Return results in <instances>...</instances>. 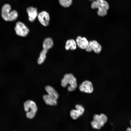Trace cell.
<instances>
[{
    "label": "cell",
    "instance_id": "obj_1",
    "mask_svg": "<svg viewBox=\"0 0 131 131\" xmlns=\"http://www.w3.org/2000/svg\"><path fill=\"white\" fill-rule=\"evenodd\" d=\"M48 94L43 96V99L47 105L51 106H54L57 103V100L59 97V95L56 90L52 87L47 85L45 88Z\"/></svg>",
    "mask_w": 131,
    "mask_h": 131
},
{
    "label": "cell",
    "instance_id": "obj_21",
    "mask_svg": "<svg viewBox=\"0 0 131 131\" xmlns=\"http://www.w3.org/2000/svg\"></svg>",
    "mask_w": 131,
    "mask_h": 131
},
{
    "label": "cell",
    "instance_id": "obj_12",
    "mask_svg": "<svg viewBox=\"0 0 131 131\" xmlns=\"http://www.w3.org/2000/svg\"><path fill=\"white\" fill-rule=\"evenodd\" d=\"M76 41L78 47L82 49H85L89 43L88 41L85 37H82L80 36L77 37Z\"/></svg>",
    "mask_w": 131,
    "mask_h": 131
},
{
    "label": "cell",
    "instance_id": "obj_18",
    "mask_svg": "<svg viewBox=\"0 0 131 131\" xmlns=\"http://www.w3.org/2000/svg\"><path fill=\"white\" fill-rule=\"evenodd\" d=\"M76 109L79 110L82 115L84 111V107L81 105H76L75 106Z\"/></svg>",
    "mask_w": 131,
    "mask_h": 131
},
{
    "label": "cell",
    "instance_id": "obj_5",
    "mask_svg": "<svg viewBox=\"0 0 131 131\" xmlns=\"http://www.w3.org/2000/svg\"><path fill=\"white\" fill-rule=\"evenodd\" d=\"M93 120L90 122L92 127L95 129H100L104 126L107 121V118L104 114H95L93 117Z\"/></svg>",
    "mask_w": 131,
    "mask_h": 131
},
{
    "label": "cell",
    "instance_id": "obj_16",
    "mask_svg": "<svg viewBox=\"0 0 131 131\" xmlns=\"http://www.w3.org/2000/svg\"><path fill=\"white\" fill-rule=\"evenodd\" d=\"M70 115L71 118L75 120L82 115L79 110L76 109L71 110L70 112Z\"/></svg>",
    "mask_w": 131,
    "mask_h": 131
},
{
    "label": "cell",
    "instance_id": "obj_14",
    "mask_svg": "<svg viewBox=\"0 0 131 131\" xmlns=\"http://www.w3.org/2000/svg\"><path fill=\"white\" fill-rule=\"evenodd\" d=\"M76 48V43L75 41L73 39H69L66 42L65 48L67 50L69 49L72 50L75 49Z\"/></svg>",
    "mask_w": 131,
    "mask_h": 131
},
{
    "label": "cell",
    "instance_id": "obj_3",
    "mask_svg": "<svg viewBox=\"0 0 131 131\" xmlns=\"http://www.w3.org/2000/svg\"><path fill=\"white\" fill-rule=\"evenodd\" d=\"M68 84H70L67 88V90L69 91H73L77 88L76 79L74 75L71 73L65 74L61 81V85L63 87H66Z\"/></svg>",
    "mask_w": 131,
    "mask_h": 131
},
{
    "label": "cell",
    "instance_id": "obj_6",
    "mask_svg": "<svg viewBox=\"0 0 131 131\" xmlns=\"http://www.w3.org/2000/svg\"><path fill=\"white\" fill-rule=\"evenodd\" d=\"M24 106L25 110L26 112L27 117L30 119L33 118L37 111L35 103L32 100H28L24 103Z\"/></svg>",
    "mask_w": 131,
    "mask_h": 131
},
{
    "label": "cell",
    "instance_id": "obj_20",
    "mask_svg": "<svg viewBox=\"0 0 131 131\" xmlns=\"http://www.w3.org/2000/svg\"></svg>",
    "mask_w": 131,
    "mask_h": 131
},
{
    "label": "cell",
    "instance_id": "obj_19",
    "mask_svg": "<svg viewBox=\"0 0 131 131\" xmlns=\"http://www.w3.org/2000/svg\"><path fill=\"white\" fill-rule=\"evenodd\" d=\"M130 123L131 125V120L130 121ZM126 131H131V128L129 127L128 128L126 129Z\"/></svg>",
    "mask_w": 131,
    "mask_h": 131
},
{
    "label": "cell",
    "instance_id": "obj_9",
    "mask_svg": "<svg viewBox=\"0 0 131 131\" xmlns=\"http://www.w3.org/2000/svg\"><path fill=\"white\" fill-rule=\"evenodd\" d=\"M37 17L40 23L45 26H48L49 24L50 17L49 14L47 11H43L38 14Z\"/></svg>",
    "mask_w": 131,
    "mask_h": 131
},
{
    "label": "cell",
    "instance_id": "obj_13",
    "mask_svg": "<svg viewBox=\"0 0 131 131\" xmlns=\"http://www.w3.org/2000/svg\"><path fill=\"white\" fill-rule=\"evenodd\" d=\"M53 45V40L51 38L49 37L45 38L43 42L42 47L43 49L47 51L51 49Z\"/></svg>",
    "mask_w": 131,
    "mask_h": 131
},
{
    "label": "cell",
    "instance_id": "obj_15",
    "mask_svg": "<svg viewBox=\"0 0 131 131\" xmlns=\"http://www.w3.org/2000/svg\"><path fill=\"white\" fill-rule=\"evenodd\" d=\"M48 51L43 49L41 51L37 61V63L38 64L41 65L44 62L46 57Z\"/></svg>",
    "mask_w": 131,
    "mask_h": 131
},
{
    "label": "cell",
    "instance_id": "obj_7",
    "mask_svg": "<svg viewBox=\"0 0 131 131\" xmlns=\"http://www.w3.org/2000/svg\"><path fill=\"white\" fill-rule=\"evenodd\" d=\"M14 30L17 35L22 37L27 36L29 32V29L27 26L24 23L20 21L16 23Z\"/></svg>",
    "mask_w": 131,
    "mask_h": 131
},
{
    "label": "cell",
    "instance_id": "obj_8",
    "mask_svg": "<svg viewBox=\"0 0 131 131\" xmlns=\"http://www.w3.org/2000/svg\"><path fill=\"white\" fill-rule=\"evenodd\" d=\"M88 52H90L93 50L97 53H100L102 49L100 45L96 41H90L85 49Z\"/></svg>",
    "mask_w": 131,
    "mask_h": 131
},
{
    "label": "cell",
    "instance_id": "obj_10",
    "mask_svg": "<svg viewBox=\"0 0 131 131\" xmlns=\"http://www.w3.org/2000/svg\"><path fill=\"white\" fill-rule=\"evenodd\" d=\"M79 89L81 91L87 93H91L93 90L92 83L88 80L83 82L80 86Z\"/></svg>",
    "mask_w": 131,
    "mask_h": 131
},
{
    "label": "cell",
    "instance_id": "obj_11",
    "mask_svg": "<svg viewBox=\"0 0 131 131\" xmlns=\"http://www.w3.org/2000/svg\"><path fill=\"white\" fill-rule=\"evenodd\" d=\"M26 10L28 16V20L31 22H33L37 17L38 14L37 8L30 6L27 7Z\"/></svg>",
    "mask_w": 131,
    "mask_h": 131
},
{
    "label": "cell",
    "instance_id": "obj_2",
    "mask_svg": "<svg viewBox=\"0 0 131 131\" xmlns=\"http://www.w3.org/2000/svg\"><path fill=\"white\" fill-rule=\"evenodd\" d=\"M11 7L8 4H5L2 7L1 15L2 18L6 21H13L17 18L18 14L15 10L11 11Z\"/></svg>",
    "mask_w": 131,
    "mask_h": 131
},
{
    "label": "cell",
    "instance_id": "obj_4",
    "mask_svg": "<svg viewBox=\"0 0 131 131\" xmlns=\"http://www.w3.org/2000/svg\"><path fill=\"white\" fill-rule=\"evenodd\" d=\"M91 7L93 9L98 8V15L101 16H103L106 15L109 6L107 2L105 0H96L92 3Z\"/></svg>",
    "mask_w": 131,
    "mask_h": 131
},
{
    "label": "cell",
    "instance_id": "obj_17",
    "mask_svg": "<svg viewBox=\"0 0 131 131\" xmlns=\"http://www.w3.org/2000/svg\"><path fill=\"white\" fill-rule=\"evenodd\" d=\"M60 4L65 8L69 7L72 3V0H58Z\"/></svg>",
    "mask_w": 131,
    "mask_h": 131
}]
</instances>
